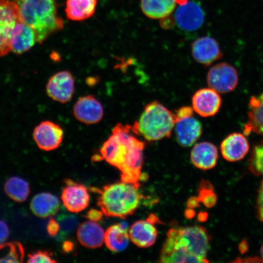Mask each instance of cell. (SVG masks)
I'll use <instances>...</instances> for the list:
<instances>
[{
  "label": "cell",
  "mask_w": 263,
  "mask_h": 263,
  "mask_svg": "<svg viewBox=\"0 0 263 263\" xmlns=\"http://www.w3.org/2000/svg\"><path fill=\"white\" fill-rule=\"evenodd\" d=\"M100 194L98 205L104 215L125 219L136 212L140 203L139 187L123 182L103 187V190L95 189Z\"/></svg>",
  "instance_id": "4"
},
{
  "label": "cell",
  "mask_w": 263,
  "mask_h": 263,
  "mask_svg": "<svg viewBox=\"0 0 263 263\" xmlns=\"http://www.w3.org/2000/svg\"><path fill=\"white\" fill-rule=\"evenodd\" d=\"M74 116L80 122L86 124H96L102 120L104 108L101 103L92 95L81 97L74 104Z\"/></svg>",
  "instance_id": "12"
},
{
  "label": "cell",
  "mask_w": 263,
  "mask_h": 263,
  "mask_svg": "<svg viewBox=\"0 0 263 263\" xmlns=\"http://www.w3.org/2000/svg\"><path fill=\"white\" fill-rule=\"evenodd\" d=\"M103 216L104 213L101 210L100 211V210L96 209H90L85 217L89 219V221L98 222L103 218Z\"/></svg>",
  "instance_id": "36"
},
{
  "label": "cell",
  "mask_w": 263,
  "mask_h": 263,
  "mask_svg": "<svg viewBox=\"0 0 263 263\" xmlns=\"http://www.w3.org/2000/svg\"><path fill=\"white\" fill-rule=\"evenodd\" d=\"M250 169L256 175L263 176V144L256 146L253 151Z\"/></svg>",
  "instance_id": "30"
},
{
  "label": "cell",
  "mask_w": 263,
  "mask_h": 263,
  "mask_svg": "<svg viewBox=\"0 0 263 263\" xmlns=\"http://www.w3.org/2000/svg\"><path fill=\"white\" fill-rule=\"evenodd\" d=\"M25 249L21 242L13 241L0 245V262H23Z\"/></svg>",
  "instance_id": "27"
},
{
  "label": "cell",
  "mask_w": 263,
  "mask_h": 263,
  "mask_svg": "<svg viewBox=\"0 0 263 263\" xmlns=\"http://www.w3.org/2000/svg\"><path fill=\"white\" fill-rule=\"evenodd\" d=\"M74 84V79L70 71L58 72L48 81L47 85L48 97L59 103H67L73 97Z\"/></svg>",
  "instance_id": "10"
},
{
  "label": "cell",
  "mask_w": 263,
  "mask_h": 263,
  "mask_svg": "<svg viewBox=\"0 0 263 263\" xmlns=\"http://www.w3.org/2000/svg\"><path fill=\"white\" fill-rule=\"evenodd\" d=\"M175 124V114L159 102L153 101L144 107L139 120L132 129L144 139L156 141L170 137Z\"/></svg>",
  "instance_id": "5"
},
{
  "label": "cell",
  "mask_w": 263,
  "mask_h": 263,
  "mask_svg": "<svg viewBox=\"0 0 263 263\" xmlns=\"http://www.w3.org/2000/svg\"><path fill=\"white\" fill-rule=\"evenodd\" d=\"M64 130L51 121H43L34 129L33 139L39 149L45 151L57 149L63 141Z\"/></svg>",
  "instance_id": "11"
},
{
  "label": "cell",
  "mask_w": 263,
  "mask_h": 263,
  "mask_svg": "<svg viewBox=\"0 0 263 263\" xmlns=\"http://www.w3.org/2000/svg\"><path fill=\"white\" fill-rule=\"evenodd\" d=\"M177 4L179 5H182L184 4H186L187 2H189V0H176Z\"/></svg>",
  "instance_id": "39"
},
{
  "label": "cell",
  "mask_w": 263,
  "mask_h": 263,
  "mask_svg": "<svg viewBox=\"0 0 263 263\" xmlns=\"http://www.w3.org/2000/svg\"><path fill=\"white\" fill-rule=\"evenodd\" d=\"M21 21L15 2L0 0V58L11 51L10 40L12 32Z\"/></svg>",
  "instance_id": "6"
},
{
  "label": "cell",
  "mask_w": 263,
  "mask_h": 263,
  "mask_svg": "<svg viewBox=\"0 0 263 263\" xmlns=\"http://www.w3.org/2000/svg\"><path fill=\"white\" fill-rule=\"evenodd\" d=\"M28 262H57L53 254L49 251H39L32 252L28 255Z\"/></svg>",
  "instance_id": "31"
},
{
  "label": "cell",
  "mask_w": 263,
  "mask_h": 263,
  "mask_svg": "<svg viewBox=\"0 0 263 263\" xmlns=\"http://www.w3.org/2000/svg\"><path fill=\"white\" fill-rule=\"evenodd\" d=\"M207 82L209 86L218 93H229L237 86V71L226 63L216 65L210 69L207 75Z\"/></svg>",
  "instance_id": "7"
},
{
  "label": "cell",
  "mask_w": 263,
  "mask_h": 263,
  "mask_svg": "<svg viewBox=\"0 0 263 263\" xmlns=\"http://www.w3.org/2000/svg\"><path fill=\"white\" fill-rule=\"evenodd\" d=\"M222 100L213 88H203L196 92L192 98L193 110L202 117H213L218 112Z\"/></svg>",
  "instance_id": "13"
},
{
  "label": "cell",
  "mask_w": 263,
  "mask_h": 263,
  "mask_svg": "<svg viewBox=\"0 0 263 263\" xmlns=\"http://www.w3.org/2000/svg\"><path fill=\"white\" fill-rule=\"evenodd\" d=\"M62 190L61 199L65 209L71 213H80L87 208L90 195L84 185L70 179L65 180Z\"/></svg>",
  "instance_id": "8"
},
{
  "label": "cell",
  "mask_w": 263,
  "mask_h": 263,
  "mask_svg": "<svg viewBox=\"0 0 263 263\" xmlns=\"http://www.w3.org/2000/svg\"><path fill=\"white\" fill-rule=\"evenodd\" d=\"M97 3L98 0H67L66 15L71 21H85L94 15Z\"/></svg>",
  "instance_id": "22"
},
{
  "label": "cell",
  "mask_w": 263,
  "mask_h": 263,
  "mask_svg": "<svg viewBox=\"0 0 263 263\" xmlns=\"http://www.w3.org/2000/svg\"><path fill=\"white\" fill-rule=\"evenodd\" d=\"M260 254H261V261H263V244H262V245L261 246V248Z\"/></svg>",
  "instance_id": "40"
},
{
  "label": "cell",
  "mask_w": 263,
  "mask_h": 263,
  "mask_svg": "<svg viewBox=\"0 0 263 263\" xmlns=\"http://www.w3.org/2000/svg\"><path fill=\"white\" fill-rule=\"evenodd\" d=\"M193 108L185 106L179 108L175 114L176 121L182 118L193 116Z\"/></svg>",
  "instance_id": "33"
},
{
  "label": "cell",
  "mask_w": 263,
  "mask_h": 263,
  "mask_svg": "<svg viewBox=\"0 0 263 263\" xmlns=\"http://www.w3.org/2000/svg\"><path fill=\"white\" fill-rule=\"evenodd\" d=\"M5 192L16 202L26 201L30 194V186L27 181L19 177H11L6 181Z\"/></svg>",
  "instance_id": "26"
},
{
  "label": "cell",
  "mask_w": 263,
  "mask_h": 263,
  "mask_svg": "<svg viewBox=\"0 0 263 263\" xmlns=\"http://www.w3.org/2000/svg\"><path fill=\"white\" fill-rule=\"evenodd\" d=\"M249 121L244 132L246 135L255 133L263 136V93L253 97L249 102Z\"/></svg>",
  "instance_id": "24"
},
{
  "label": "cell",
  "mask_w": 263,
  "mask_h": 263,
  "mask_svg": "<svg viewBox=\"0 0 263 263\" xmlns=\"http://www.w3.org/2000/svg\"><path fill=\"white\" fill-rule=\"evenodd\" d=\"M218 152L214 144L202 142L196 144L191 153L192 163L199 169L208 170L216 166Z\"/></svg>",
  "instance_id": "19"
},
{
  "label": "cell",
  "mask_w": 263,
  "mask_h": 263,
  "mask_svg": "<svg viewBox=\"0 0 263 263\" xmlns=\"http://www.w3.org/2000/svg\"><path fill=\"white\" fill-rule=\"evenodd\" d=\"M175 131L177 142L183 147L193 145L202 134V124L193 116L176 121Z\"/></svg>",
  "instance_id": "16"
},
{
  "label": "cell",
  "mask_w": 263,
  "mask_h": 263,
  "mask_svg": "<svg viewBox=\"0 0 263 263\" xmlns=\"http://www.w3.org/2000/svg\"><path fill=\"white\" fill-rule=\"evenodd\" d=\"M197 198L199 202H202L208 208L215 205L217 198L211 184L206 181H202L199 186V196Z\"/></svg>",
  "instance_id": "29"
},
{
  "label": "cell",
  "mask_w": 263,
  "mask_h": 263,
  "mask_svg": "<svg viewBox=\"0 0 263 263\" xmlns=\"http://www.w3.org/2000/svg\"><path fill=\"white\" fill-rule=\"evenodd\" d=\"M156 218L151 215L147 219L137 221L130 227L129 235L135 245L140 248H149L155 244L158 233L153 221Z\"/></svg>",
  "instance_id": "14"
},
{
  "label": "cell",
  "mask_w": 263,
  "mask_h": 263,
  "mask_svg": "<svg viewBox=\"0 0 263 263\" xmlns=\"http://www.w3.org/2000/svg\"><path fill=\"white\" fill-rule=\"evenodd\" d=\"M130 239L129 233L121 224L111 226L105 232L104 244L114 252H121L126 249Z\"/></svg>",
  "instance_id": "25"
},
{
  "label": "cell",
  "mask_w": 263,
  "mask_h": 263,
  "mask_svg": "<svg viewBox=\"0 0 263 263\" xmlns=\"http://www.w3.org/2000/svg\"><path fill=\"white\" fill-rule=\"evenodd\" d=\"M36 36L33 29L22 21L13 29L10 44L11 51L21 54L30 49L35 44Z\"/></svg>",
  "instance_id": "20"
},
{
  "label": "cell",
  "mask_w": 263,
  "mask_h": 263,
  "mask_svg": "<svg viewBox=\"0 0 263 263\" xmlns=\"http://www.w3.org/2000/svg\"><path fill=\"white\" fill-rule=\"evenodd\" d=\"M9 236V229L7 223L0 220V245L7 241Z\"/></svg>",
  "instance_id": "34"
},
{
  "label": "cell",
  "mask_w": 263,
  "mask_h": 263,
  "mask_svg": "<svg viewBox=\"0 0 263 263\" xmlns=\"http://www.w3.org/2000/svg\"><path fill=\"white\" fill-rule=\"evenodd\" d=\"M47 230L49 236L51 237H57L60 231V226L57 219L51 218L48 223Z\"/></svg>",
  "instance_id": "32"
},
{
  "label": "cell",
  "mask_w": 263,
  "mask_h": 263,
  "mask_svg": "<svg viewBox=\"0 0 263 263\" xmlns=\"http://www.w3.org/2000/svg\"><path fill=\"white\" fill-rule=\"evenodd\" d=\"M105 231L97 222L88 221L79 226L77 238L81 245L89 249L101 248L104 244Z\"/></svg>",
  "instance_id": "18"
},
{
  "label": "cell",
  "mask_w": 263,
  "mask_h": 263,
  "mask_svg": "<svg viewBox=\"0 0 263 263\" xmlns=\"http://www.w3.org/2000/svg\"><path fill=\"white\" fill-rule=\"evenodd\" d=\"M177 4L176 0H141V9L147 17L162 20L172 14Z\"/></svg>",
  "instance_id": "23"
},
{
  "label": "cell",
  "mask_w": 263,
  "mask_h": 263,
  "mask_svg": "<svg viewBox=\"0 0 263 263\" xmlns=\"http://www.w3.org/2000/svg\"><path fill=\"white\" fill-rule=\"evenodd\" d=\"M60 205V200L57 196L50 193H41L33 197L30 209L39 218H47L57 215Z\"/></svg>",
  "instance_id": "21"
},
{
  "label": "cell",
  "mask_w": 263,
  "mask_h": 263,
  "mask_svg": "<svg viewBox=\"0 0 263 263\" xmlns=\"http://www.w3.org/2000/svg\"><path fill=\"white\" fill-rule=\"evenodd\" d=\"M199 201L196 197H193V198L191 199L188 202V206L190 207V208H194V207H196L197 205L199 204Z\"/></svg>",
  "instance_id": "37"
},
{
  "label": "cell",
  "mask_w": 263,
  "mask_h": 263,
  "mask_svg": "<svg viewBox=\"0 0 263 263\" xmlns=\"http://www.w3.org/2000/svg\"><path fill=\"white\" fill-rule=\"evenodd\" d=\"M192 54L199 63L210 65L222 57L218 42L210 37H200L193 43Z\"/></svg>",
  "instance_id": "15"
},
{
  "label": "cell",
  "mask_w": 263,
  "mask_h": 263,
  "mask_svg": "<svg viewBox=\"0 0 263 263\" xmlns=\"http://www.w3.org/2000/svg\"><path fill=\"white\" fill-rule=\"evenodd\" d=\"M205 21V12L199 3L188 2L180 5L175 13V22L183 31L193 32L197 30Z\"/></svg>",
  "instance_id": "9"
},
{
  "label": "cell",
  "mask_w": 263,
  "mask_h": 263,
  "mask_svg": "<svg viewBox=\"0 0 263 263\" xmlns=\"http://www.w3.org/2000/svg\"><path fill=\"white\" fill-rule=\"evenodd\" d=\"M210 236L200 226L172 229L161 250L159 262H208Z\"/></svg>",
  "instance_id": "2"
},
{
  "label": "cell",
  "mask_w": 263,
  "mask_h": 263,
  "mask_svg": "<svg viewBox=\"0 0 263 263\" xmlns=\"http://www.w3.org/2000/svg\"><path fill=\"white\" fill-rule=\"evenodd\" d=\"M57 220L60 226V231L58 235L59 241L71 234L78 225L77 217L70 214L61 213L57 217Z\"/></svg>",
  "instance_id": "28"
},
{
  "label": "cell",
  "mask_w": 263,
  "mask_h": 263,
  "mask_svg": "<svg viewBox=\"0 0 263 263\" xmlns=\"http://www.w3.org/2000/svg\"><path fill=\"white\" fill-rule=\"evenodd\" d=\"M221 149L222 155L226 160L237 162L242 160L248 153L249 144L242 134L233 133L222 141Z\"/></svg>",
  "instance_id": "17"
},
{
  "label": "cell",
  "mask_w": 263,
  "mask_h": 263,
  "mask_svg": "<svg viewBox=\"0 0 263 263\" xmlns=\"http://www.w3.org/2000/svg\"><path fill=\"white\" fill-rule=\"evenodd\" d=\"M20 18L34 31L36 41L42 44L64 28V21L58 15L55 0H15Z\"/></svg>",
  "instance_id": "3"
},
{
  "label": "cell",
  "mask_w": 263,
  "mask_h": 263,
  "mask_svg": "<svg viewBox=\"0 0 263 263\" xmlns=\"http://www.w3.org/2000/svg\"><path fill=\"white\" fill-rule=\"evenodd\" d=\"M133 134L132 126L118 124L102 146L100 157L120 171L121 181L139 188L144 143Z\"/></svg>",
  "instance_id": "1"
},
{
  "label": "cell",
  "mask_w": 263,
  "mask_h": 263,
  "mask_svg": "<svg viewBox=\"0 0 263 263\" xmlns=\"http://www.w3.org/2000/svg\"><path fill=\"white\" fill-rule=\"evenodd\" d=\"M72 243L69 241H66L64 242L63 246L64 251L65 252H69L72 249Z\"/></svg>",
  "instance_id": "38"
},
{
  "label": "cell",
  "mask_w": 263,
  "mask_h": 263,
  "mask_svg": "<svg viewBox=\"0 0 263 263\" xmlns=\"http://www.w3.org/2000/svg\"><path fill=\"white\" fill-rule=\"evenodd\" d=\"M257 210L259 221L263 223V181L261 182L258 192Z\"/></svg>",
  "instance_id": "35"
}]
</instances>
